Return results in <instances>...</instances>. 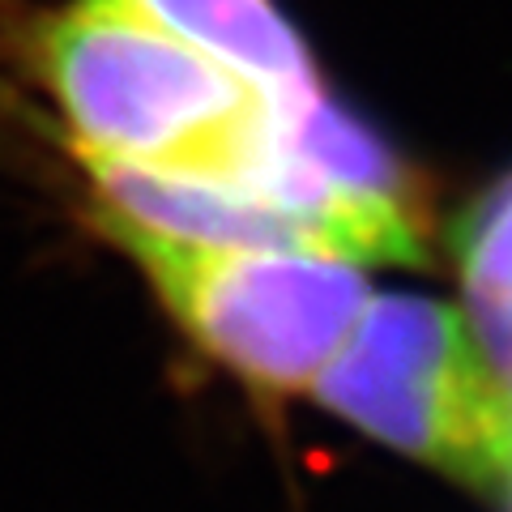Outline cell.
I'll return each mask as SVG.
<instances>
[{
  "instance_id": "2",
  "label": "cell",
  "mask_w": 512,
  "mask_h": 512,
  "mask_svg": "<svg viewBox=\"0 0 512 512\" xmlns=\"http://www.w3.org/2000/svg\"><path fill=\"white\" fill-rule=\"evenodd\" d=\"M116 244L188 342L269 393H308L363 316L367 278L325 252L184 239L99 205Z\"/></svg>"
},
{
  "instance_id": "1",
  "label": "cell",
  "mask_w": 512,
  "mask_h": 512,
  "mask_svg": "<svg viewBox=\"0 0 512 512\" xmlns=\"http://www.w3.org/2000/svg\"><path fill=\"white\" fill-rule=\"evenodd\" d=\"M308 393L376 444L512 504V384L453 303L372 295Z\"/></svg>"
},
{
  "instance_id": "4",
  "label": "cell",
  "mask_w": 512,
  "mask_h": 512,
  "mask_svg": "<svg viewBox=\"0 0 512 512\" xmlns=\"http://www.w3.org/2000/svg\"><path fill=\"white\" fill-rule=\"evenodd\" d=\"M453 256L470 325L500 376L512 384V171L461 214Z\"/></svg>"
},
{
  "instance_id": "3",
  "label": "cell",
  "mask_w": 512,
  "mask_h": 512,
  "mask_svg": "<svg viewBox=\"0 0 512 512\" xmlns=\"http://www.w3.org/2000/svg\"><path fill=\"white\" fill-rule=\"evenodd\" d=\"M128 5L278 103H299L325 90L308 43L278 9V0H128Z\"/></svg>"
}]
</instances>
